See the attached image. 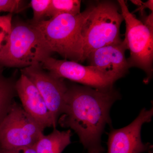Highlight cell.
<instances>
[{
    "label": "cell",
    "instance_id": "6da1fadb",
    "mask_svg": "<svg viewBox=\"0 0 153 153\" xmlns=\"http://www.w3.org/2000/svg\"><path fill=\"white\" fill-rule=\"evenodd\" d=\"M67 85L64 109L57 123L62 127L74 130L88 153H103L102 135L107 125H111L110 111L120 99V93L114 87L99 89Z\"/></svg>",
    "mask_w": 153,
    "mask_h": 153
},
{
    "label": "cell",
    "instance_id": "7a4b0ae2",
    "mask_svg": "<svg viewBox=\"0 0 153 153\" xmlns=\"http://www.w3.org/2000/svg\"><path fill=\"white\" fill-rule=\"evenodd\" d=\"M124 21L117 1H97L92 4L89 16L82 24V62L92 51L101 47L121 43L120 29Z\"/></svg>",
    "mask_w": 153,
    "mask_h": 153
},
{
    "label": "cell",
    "instance_id": "3957f363",
    "mask_svg": "<svg viewBox=\"0 0 153 153\" xmlns=\"http://www.w3.org/2000/svg\"><path fill=\"white\" fill-rule=\"evenodd\" d=\"M92 9L91 4L77 15L62 14L32 24L40 30L52 53L56 52L65 59L79 63L82 62V56L80 31Z\"/></svg>",
    "mask_w": 153,
    "mask_h": 153
},
{
    "label": "cell",
    "instance_id": "277c9868",
    "mask_svg": "<svg viewBox=\"0 0 153 153\" xmlns=\"http://www.w3.org/2000/svg\"><path fill=\"white\" fill-rule=\"evenodd\" d=\"M52 53L36 26L17 19L12 21L8 45L0 57V66L23 68L41 65Z\"/></svg>",
    "mask_w": 153,
    "mask_h": 153
},
{
    "label": "cell",
    "instance_id": "5b68a950",
    "mask_svg": "<svg viewBox=\"0 0 153 153\" xmlns=\"http://www.w3.org/2000/svg\"><path fill=\"white\" fill-rule=\"evenodd\" d=\"M121 12L126 23L125 42L130 52L127 59L129 68L137 67L146 74L148 83L153 74V29L147 27L130 12L124 0H118Z\"/></svg>",
    "mask_w": 153,
    "mask_h": 153
},
{
    "label": "cell",
    "instance_id": "8992f818",
    "mask_svg": "<svg viewBox=\"0 0 153 153\" xmlns=\"http://www.w3.org/2000/svg\"><path fill=\"white\" fill-rule=\"evenodd\" d=\"M44 131L20 105L15 102L0 125V149L34 146Z\"/></svg>",
    "mask_w": 153,
    "mask_h": 153
},
{
    "label": "cell",
    "instance_id": "52a82bcc",
    "mask_svg": "<svg viewBox=\"0 0 153 153\" xmlns=\"http://www.w3.org/2000/svg\"><path fill=\"white\" fill-rule=\"evenodd\" d=\"M26 75L37 88L51 115L53 129L63 114L68 85L65 79L56 77L42 68L41 64L22 68Z\"/></svg>",
    "mask_w": 153,
    "mask_h": 153
},
{
    "label": "cell",
    "instance_id": "ba28073f",
    "mask_svg": "<svg viewBox=\"0 0 153 153\" xmlns=\"http://www.w3.org/2000/svg\"><path fill=\"white\" fill-rule=\"evenodd\" d=\"M41 66L56 77L96 89H109L114 87L115 82L93 66H83L71 60H58L50 56L42 62Z\"/></svg>",
    "mask_w": 153,
    "mask_h": 153
},
{
    "label": "cell",
    "instance_id": "9c48e42d",
    "mask_svg": "<svg viewBox=\"0 0 153 153\" xmlns=\"http://www.w3.org/2000/svg\"><path fill=\"white\" fill-rule=\"evenodd\" d=\"M153 108H143L136 118L128 126L111 129L108 134L107 153H142L151 152L152 146L143 142L141 136L143 125L150 122Z\"/></svg>",
    "mask_w": 153,
    "mask_h": 153
},
{
    "label": "cell",
    "instance_id": "30bf717a",
    "mask_svg": "<svg viewBox=\"0 0 153 153\" xmlns=\"http://www.w3.org/2000/svg\"><path fill=\"white\" fill-rule=\"evenodd\" d=\"M128 49L124 41L101 47L91 52L86 58L89 66L96 68L115 82L128 72L129 67L125 56Z\"/></svg>",
    "mask_w": 153,
    "mask_h": 153
},
{
    "label": "cell",
    "instance_id": "8fae6325",
    "mask_svg": "<svg viewBox=\"0 0 153 153\" xmlns=\"http://www.w3.org/2000/svg\"><path fill=\"white\" fill-rule=\"evenodd\" d=\"M16 90L23 109L42 130L53 126L52 117L44 99L26 75L21 74L16 82Z\"/></svg>",
    "mask_w": 153,
    "mask_h": 153
},
{
    "label": "cell",
    "instance_id": "7c38bea8",
    "mask_svg": "<svg viewBox=\"0 0 153 153\" xmlns=\"http://www.w3.org/2000/svg\"><path fill=\"white\" fill-rule=\"evenodd\" d=\"M71 130L60 131L56 128L47 135H43L34 146L37 153H62L71 143Z\"/></svg>",
    "mask_w": 153,
    "mask_h": 153
},
{
    "label": "cell",
    "instance_id": "4fadbf2b",
    "mask_svg": "<svg viewBox=\"0 0 153 153\" xmlns=\"http://www.w3.org/2000/svg\"><path fill=\"white\" fill-rule=\"evenodd\" d=\"M2 67L0 66V125L10 111L15 102L14 98L17 95V80L14 76H5Z\"/></svg>",
    "mask_w": 153,
    "mask_h": 153
},
{
    "label": "cell",
    "instance_id": "5bb4252c",
    "mask_svg": "<svg viewBox=\"0 0 153 153\" xmlns=\"http://www.w3.org/2000/svg\"><path fill=\"white\" fill-rule=\"evenodd\" d=\"M81 1L51 0L47 16L52 18L62 14L76 15L80 13Z\"/></svg>",
    "mask_w": 153,
    "mask_h": 153
},
{
    "label": "cell",
    "instance_id": "9a60e30c",
    "mask_svg": "<svg viewBox=\"0 0 153 153\" xmlns=\"http://www.w3.org/2000/svg\"><path fill=\"white\" fill-rule=\"evenodd\" d=\"M13 14L0 16V57L8 45L13 21Z\"/></svg>",
    "mask_w": 153,
    "mask_h": 153
},
{
    "label": "cell",
    "instance_id": "2e32d148",
    "mask_svg": "<svg viewBox=\"0 0 153 153\" xmlns=\"http://www.w3.org/2000/svg\"><path fill=\"white\" fill-rule=\"evenodd\" d=\"M51 0H31L30 5L33 9V19L29 22L32 24L45 21L47 18Z\"/></svg>",
    "mask_w": 153,
    "mask_h": 153
},
{
    "label": "cell",
    "instance_id": "e0dca14e",
    "mask_svg": "<svg viewBox=\"0 0 153 153\" xmlns=\"http://www.w3.org/2000/svg\"><path fill=\"white\" fill-rule=\"evenodd\" d=\"M28 5L27 1L23 0H0V13H18L26 10Z\"/></svg>",
    "mask_w": 153,
    "mask_h": 153
},
{
    "label": "cell",
    "instance_id": "ac0fdd59",
    "mask_svg": "<svg viewBox=\"0 0 153 153\" xmlns=\"http://www.w3.org/2000/svg\"><path fill=\"white\" fill-rule=\"evenodd\" d=\"M0 153H37V152L34 146H27L9 150L0 149Z\"/></svg>",
    "mask_w": 153,
    "mask_h": 153
},
{
    "label": "cell",
    "instance_id": "d6986e66",
    "mask_svg": "<svg viewBox=\"0 0 153 153\" xmlns=\"http://www.w3.org/2000/svg\"><path fill=\"white\" fill-rule=\"evenodd\" d=\"M146 8L150 9L152 12L153 11V1L149 0L146 2H143L141 5L138 7L135 12L139 11L141 15L144 14V10Z\"/></svg>",
    "mask_w": 153,
    "mask_h": 153
},
{
    "label": "cell",
    "instance_id": "ffe728a7",
    "mask_svg": "<svg viewBox=\"0 0 153 153\" xmlns=\"http://www.w3.org/2000/svg\"><path fill=\"white\" fill-rule=\"evenodd\" d=\"M131 2L133 3L134 4L138 6V7L141 5L142 4L143 2V1H141V0H131Z\"/></svg>",
    "mask_w": 153,
    "mask_h": 153
},
{
    "label": "cell",
    "instance_id": "44dd1931",
    "mask_svg": "<svg viewBox=\"0 0 153 153\" xmlns=\"http://www.w3.org/2000/svg\"><path fill=\"white\" fill-rule=\"evenodd\" d=\"M96 153V152H94V153Z\"/></svg>",
    "mask_w": 153,
    "mask_h": 153
}]
</instances>
